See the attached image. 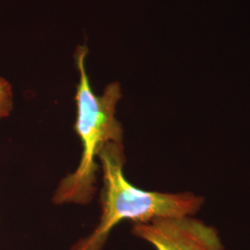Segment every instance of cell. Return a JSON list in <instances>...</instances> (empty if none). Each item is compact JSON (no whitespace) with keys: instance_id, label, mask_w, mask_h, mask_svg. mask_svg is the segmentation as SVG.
I'll list each match as a JSON object with an SVG mask.
<instances>
[{"instance_id":"1","label":"cell","mask_w":250,"mask_h":250,"mask_svg":"<svg viewBox=\"0 0 250 250\" xmlns=\"http://www.w3.org/2000/svg\"><path fill=\"white\" fill-rule=\"evenodd\" d=\"M103 173L102 212L99 224L71 250H102L109 233L121 222L147 223L156 219L196 216L205 198L193 192L163 193L133 186L125 178L124 143H109L98 157Z\"/></svg>"},{"instance_id":"2","label":"cell","mask_w":250,"mask_h":250,"mask_svg":"<svg viewBox=\"0 0 250 250\" xmlns=\"http://www.w3.org/2000/svg\"><path fill=\"white\" fill-rule=\"evenodd\" d=\"M87 54V46L80 45L74 55L80 74L75 95L77 115L74 125L82 145L80 162L77 169L59 184L52 199L56 205L88 204L97 191L99 167L96 159L107 144L124 143V128L116 118L117 104L123 97L121 84L112 82L101 96H97L91 88L85 68Z\"/></svg>"},{"instance_id":"3","label":"cell","mask_w":250,"mask_h":250,"mask_svg":"<svg viewBox=\"0 0 250 250\" xmlns=\"http://www.w3.org/2000/svg\"><path fill=\"white\" fill-rule=\"evenodd\" d=\"M132 233L156 250H224L218 230L195 216L134 224Z\"/></svg>"},{"instance_id":"4","label":"cell","mask_w":250,"mask_h":250,"mask_svg":"<svg viewBox=\"0 0 250 250\" xmlns=\"http://www.w3.org/2000/svg\"><path fill=\"white\" fill-rule=\"evenodd\" d=\"M13 108V91L8 81L0 76V119L9 116Z\"/></svg>"}]
</instances>
